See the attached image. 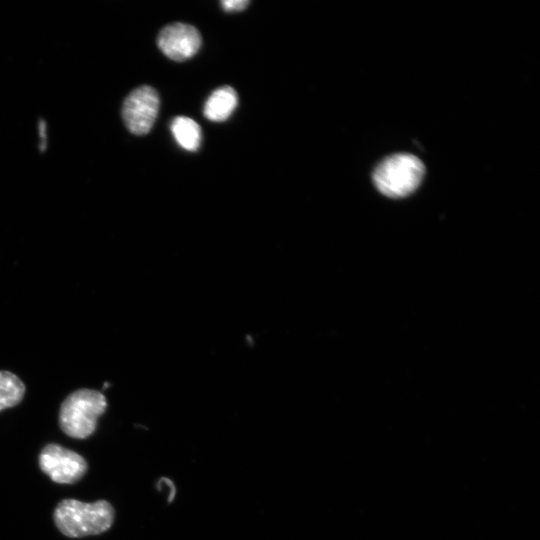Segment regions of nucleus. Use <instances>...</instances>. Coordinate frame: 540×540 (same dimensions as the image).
I'll list each match as a JSON object with an SVG mask.
<instances>
[{
	"label": "nucleus",
	"mask_w": 540,
	"mask_h": 540,
	"mask_svg": "<svg viewBox=\"0 0 540 540\" xmlns=\"http://www.w3.org/2000/svg\"><path fill=\"white\" fill-rule=\"evenodd\" d=\"M249 3L248 0H224L220 4L227 12H238L244 10Z\"/></svg>",
	"instance_id": "10"
},
{
	"label": "nucleus",
	"mask_w": 540,
	"mask_h": 540,
	"mask_svg": "<svg viewBox=\"0 0 540 540\" xmlns=\"http://www.w3.org/2000/svg\"><path fill=\"white\" fill-rule=\"evenodd\" d=\"M25 385L10 371L0 370V411L14 407L21 402Z\"/></svg>",
	"instance_id": "9"
},
{
	"label": "nucleus",
	"mask_w": 540,
	"mask_h": 540,
	"mask_svg": "<svg viewBox=\"0 0 540 540\" xmlns=\"http://www.w3.org/2000/svg\"><path fill=\"white\" fill-rule=\"evenodd\" d=\"M107 408L106 397L97 390L82 388L70 393L59 410V425L69 437L85 439L96 429Z\"/></svg>",
	"instance_id": "2"
},
{
	"label": "nucleus",
	"mask_w": 540,
	"mask_h": 540,
	"mask_svg": "<svg viewBox=\"0 0 540 540\" xmlns=\"http://www.w3.org/2000/svg\"><path fill=\"white\" fill-rule=\"evenodd\" d=\"M425 173L423 163L412 154H395L379 163L373 172L377 189L391 198L411 194L422 181Z\"/></svg>",
	"instance_id": "3"
},
{
	"label": "nucleus",
	"mask_w": 540,
	"mask_h": 540,
	"mask_svg": "<svg viewBox=\"0 0 540 540\" xmlns=\"http://www.w3.org/2000/svg\"><path fill=\"white\" fill-rule=\"evenodd\" d=\"M39 466L52 481L60 484L76 483L87 470V462L81 455L55 443L42 449Z\"/></svg>",
	"instance_id": "5"
},
{
	"label": "nucleus",
	"mask_w": 540,
	"mask_h": 540,
	"mask_svg": "<svg viewBox=\"0 0 540 540\" xmlns=\"http://www.w3.org/2000/svg\"><path fill=\"white\" fill-rule=\"evenodd\" d=\"M114 516L112 505L105 500L85 503L76 499H64L58 503L53 513L58 530L71 538L107 531L113 524Z\"/></svg>",
	"instance_id": "1"
},
{
	"label": "nucleus",
	"mask_w": 540,
	"mask_h": 540,
	"mask_svg": "<svg viewBox=\"0 0 540 540\" xmlns=\"http://www.w3.org/2000/svg\"><path fill=\"white\" fill-rule=\"evenodd\" d=\"M171 131L177 143L188 151H196L201 144V128L193 119L178 116L171 123Z\"/></svg>",
	"instance_id": "8"
},
{
	"label": "nucleus",
	"mask_w": 540,
	"mask_h": 540,
	"mask_svg": "<svg viewBox=\"0 0 540 540\" xmlns=\"http://www.w3.org/2000/svg\"><path fill=\"white\" fill-rule=\"evenodd\" d=\"M159 104L158 93L151 86L143 85L131 91L122 106L127 129L138 136L147 134L154 125Z\"/></svg>",
	"instance_id": "4"
},
{
	"label": "nucleus",
	"mask_w": 540,
	"mask_h": 540,
	"mask_svg": "<svg viewBox=\"0 0 540 540\" xmlns=\"http://www.w3.org/2000/svg\"><path fill=\"white\" fill-rule=\"evenodd\" d=\"M157 487H158V490L163 488V487L168 488V490H169L168 502H171L174 499L175 487H174L173 483L169 479H167V478L160 479V481L158 482Z\"/></svg>",
	"instance_id": "11"
},
{
	"label": "nucleus",
	"mask_w": 540,
	"mask_h": 540,
	"mask_svg": "<svg viewBox=\"0 0 540 540\" xmlns=\"http://www.w3.org/2000/svg\"><path fill=\"white\" fill-rule=\"evenodd\" d=\"M157 44L168 58L174 61H184L198 52L201 46V36L192 25L172 23L160 31Z\"/></svg>",
	"instance_id": "6"
},
{
	"label": "nucleus",
	"mask_w": 540,
	"mask_h": 540,
	"mask_svg": "<svg viewBox=\"0 0 540 540\" xmlns=\"http://www.w3.org/2000/svg\"><path fill=\"white\" fill-rule=\"evenodd\" d=\"M237 102V93L232 87H220L213 91L207 99L204 106V115L210 121H224L232 114Z\"/></svg>",
	"instance_id": "7"
}]
</instances>
